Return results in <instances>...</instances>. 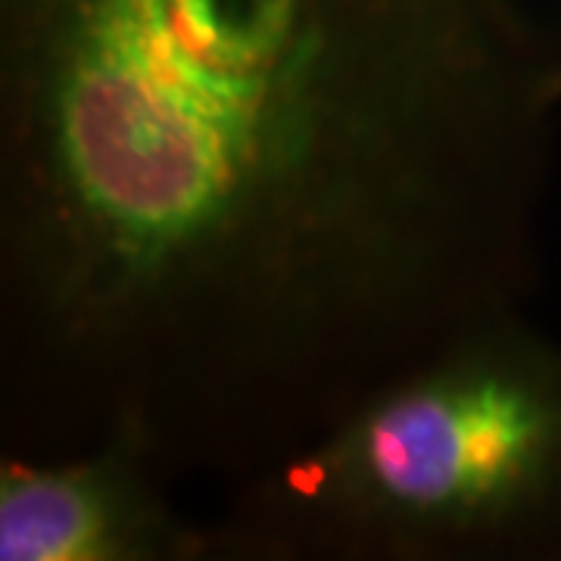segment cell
I'll return each instance as SVG.
<instances>
[{
    "label": "cell",
    "mask_w": 561,
    "mask_h": 561,
    "mask_svg": "<svg viewBox=\"0 0 561 561\" xmlns=\"http://www.w3.org/2000/svg\"><path fill=\"white\" fill-rule=\"evenodd\" d=\"M559 103L508 0H3V443L231 486L524 312Z\"/></svg>",
    "instance_id": "1"
},
{
    "label": "cell",
    "mask_w": 561,
    "mask_h": 561,
    "mask_svg": "<svg viewBox=\"0 0 561 561\" xmlns=\"http://www.w3.org/2000/svg\"><path fill=\"white\" fill-rule=\"evenodd\" d=\"M216 561L561 552V346L524 312L449 343L228 486Z\"/></svg>",
    "instance_id": "2"
},
{
    "label": "cell",
    "mask_w": 561,
    "mask_h": 561,
    "mask_svg": "<svg viewBox=\"0 0 561 561\" xmlns=\"http://www.w3.org/2000/svg\"><path fill=\"white\" fill-rule=\"evenodd\" d=\"M172 483L131 437L62 456L7 453L0 561H216L213 527L181 515Z\"/></svg>",
    "instance_id": "3"
}]
</instances>
